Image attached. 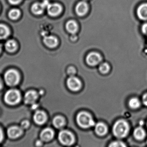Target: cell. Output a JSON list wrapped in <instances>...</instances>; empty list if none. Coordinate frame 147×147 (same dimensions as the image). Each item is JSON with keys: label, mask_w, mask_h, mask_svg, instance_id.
Segmentation results:
<instances>
[{"label": "cell", "mask_w": 147, "mask_h": 147, "mask_svg": "<svg viewBox=\"0 0 147 147\" xmlns=\"http://www.w3.org/2000/svg\"><path fill=\"white\" fill-rule=\"evenodd\" d=\"M113 130L115 136L119 138H123L127 134L129 127L127 122L120 120L115 123Z\"/></svg>", "instance_id": "6da1fadb"}, {"label": "cell", "mask_w": 147, "mask_h": 147, "mask_svg": "<svg viewBox=\"0 0 147 147\" xmlns=\"http://www.w3.org/2000/svg\"><path fill=\"white\" fill-rule=\"evenodd\" d=\"M77 121L78 125L84 128H87L92 127L95 124L91 116L85 111H82L78 114Z\"/></svg>", "instance_id": "7a4b0ae2"}, {"label": "cell", "mask_w": 147, "mask_h": 147, "mask_svg": "<svg viewBox=\"0 0 147 147\" xmlns=\"http://www.w3.org/2000/svg\"><path fill=\"white\" fill-rule=\"evenodd\" d=\"M21 94L16 90H10L5 93L4 101L7 104L15 105L19 102L21 100Z\"/></svg>", "instance_id": "3957f363"}, {"label": "cell", "mask_w": 147, "mask_h": 147, "mask_svg": "<svg viewBox=\"0 0 147 147\" xmlns=\"http://www.w3.org/2000/svg\"><path fill=\"white\" fill-rule=\"evenodd\" d=\"M4 79L8 85L14 86L18 84L20 80V75L15 70L10 69L5 73Z\"/></svg>", "instance_id": "277c9868"}, {"label": "cell", "mask_w": 147, "mask_h": 147, "mask_svg": "<svg viewBox=\"0 0 147 147\" xmlns=\"http://www.w3.org/2000/svg\"><path fill=\"white\" fill-rule=\"evenodd\" d=\"M59 140L63 145L70 146L74 142V138L71 133L66 130H63L59 134Z\"/></svg>", "instance_id": "5b68a950"}, {"label": "cell", "mask_w": 147, "mask_h": 147, "mask_svg": "<svg viewBox=\"0 0 147 147\" xmlns=\"http://www.w3.org/2000/svg\"><path fill=\"white\" fill-rule=\"evenodd\" d=\"M86 60L87 64L90 66H96L101 63L102 57L98 53L92 52L87 55Z\"/></svg>", "instance_id": "8992f818"}, {"label": "cell", "mask_w": 147, "mask_h": 147, "mask_svg": "<svg viewBox=\"0 0 147 147\" xmlns=\"http://www.w3.org/2000/svg\"><path fill=\"white\" fill-rule=\"evenodd\" d=\"M67 85L68 88L71 90L77 92L81 88V81L79 79L75 76H70L67 80Z\"/></svg>", "instance_id": "52a82bcc"}, {"label": "cell", "mask_w": 147, "mask_h": 147, "mask_svg": "<svg viewBox=\"0 0 147 147\" xmlns=\"http://www.w3.org/2000/svg\"><path fill=\"white\" fill-rule=\"evenodd\" d=\"M38 98V94L34 90L28 91L24 96V102L27 104H33Z\"/></svg>", "instance_id": "ba28073f"}, {"label": "cell", "mask_w": 147, "mask_h": 147, "mask_svg": "<svg viewBox=\"0 0 147 147\" xmlns=\"http://www.w3.org/2000/svg\"><path fill=\"white\" fill-rule=\"evenodd\" d=\"M47 12L49 15L56 16L62 12V7L58 3H50L47 7Z\"/></svg>", "instance_id": "9c48e42d"}, {"label": "cell", "mask_w": 147, "mask_h": 147, "mask_svg": "<svg viewBox=\"0 0 147 147\" xmlns=\"http://www.w3.org/2000/svg\"><path fill=\"white\" fill-rule=\"evenodd\" d=\"M44 44L50 48H54L57 47L58 44L57 38L53 35L46 36L43 39Z\"/></svg>", "instance_id": "30bf717a"}, {"label": "cell", "mask_w": 147, "mask_h": 147, "mask_svg": "<svg viewBox=\"0 0 147 147\" xmlns=\"http://www.w3.org/2000/svg\"><path fill=\"white\" fill-rule=\"evenodd\" d=\"M47 117L46 113L42 111H38L34 115V120L37 124L41 125L46 121Z\"/></svg>", "instance_id": "8fae6325"}, {"label": "cell", "mask_w": 147, "mask_h": 147, "mask_svg": "<svg viewBox=\"0 0 147 147\" xmlns=\"http://www.w3.org/2000/svg\"><path fill=\"white\" fill-rule=\"evenodd\" d=\"M88 10V4L86 2H80L76 6V12L79 16H83L85 15Z\"/></svg>", "instance_id": "7c38bea8"}, {"label": "cell", "mask_w": 147, "mask_h": 147, "mask_svg": "<svg viewBox=\"0 0 147 147\" xmlns=\"http://www.w3.org/2000/svg\"><path fill=\"white\" fill-rule=\"evenodd\" d=\"M137 15L140 19L147 20V3L141 4L137 10Z\"/></svg>", "instance_id": "4fadbf2b"}, {"label": "cell", "mask_w": 147, "mask_h": 147, "mask_svg": "<svg viewBox=\"0 0 147 147\" xmlns=\"http://www.w3.org/2000/svg\"><path fill=\"white\" fill-rule=\"evenodd\" d=\"M8 135L12 139H15L19 137L22 134V130L17 127H13L9 129L7 132Z\"/></svg>", "instance_id": "5bb4252c"}, {"label": "cell", "mask_w": 147, "mask_h": 147, "mask_svg": "<svg viewBox=\"0 0 147 147\" xmlns=\"http://www.w3.org/2000/svg\"><path fill=\"white\" fill-rule=\"evenodd\" d=\"M54 133L51 129L46 128L42 131L40 134V137L43 140L48 141L53 138Z\"/></svg>", "instance_id": "9a60e30c"}, {"label": "cell", "mask_w": 147, "mask_h": 147, "mask_svg": "<svg viewBox=\"0 0 147 147\" xmlns=\"http://www.w3.org/2000/svg\"><path fill=\"white\" fill-rule=\"evenodd\" d=\"M66 28L67 31L71 34H75L78 32V25L76 22L69 21L66 23Z\"/></svg>", "instance_id": "2e32d148"}, {"label": "cell", "mask_w": 147, "mask_h": 147, "mask_svg": "<svg viewBox=\"0 0 147 147\" xmlns=\"http://www.w3.org/2000/svg\"><path fill=\"white\" fill-rule=\"evenodd\" d=\"M45 8L43 3H34L32 6V12L36 15H40L42 14L44 12L45 9Z\"/></svg>", "instance_id": "e0dca14e"}, {"label": "cell", "mask_w": 147, "mask_h": 147, "mask_svg": "<svg viewBox=\"0 0 147 147\" xmlns=\"http://www.w3.org/2000/svg\"><path fill=\"white\" fill-rule=\"evenodd\" d=\"M95 130L96 134L98 135H104L107 133V128L104 123H99L96 125Z\"/></svg>", "instance_id": "ac0fdd59"}, {"label": "cell", "mask_w": 147, "mask_h": 147, "mask_svg": "<svg viewBox=\"0 0 147 147\" xmlns=\"http://www.w3.org/2000/svg\"><path fill=\"white\" fill-rule=\"evenodd\" d=\"M134 136L138 140H142L146 136V133L144 129L140 127L137 128L134 131Z\"/></svg>", "instance_id": "d6986e66"}, {"label": "cell", "mask_w": 147, "mask_h": 147, "mask_svg": "<svg viewBox=\"0 0 147 147\" xmlns=\"http://www.w3.org/2000/svg\"><path fill=\"white\" fill-rule=\"evenodd\" d=\"M5 48L7 51L9 52H13L15 51L17 48V45L14 40H8L5 44Z\"/></svg>", "instance_id": "ffe728a7"}, {"label": "cell", "mask_w": 147, "mask_h": 147, "mask_svg": "<svg viewBox=\"0 0 147 147\" xmlns=\"http://www.w3.org/2000/svg\"><path fill=\"white\" fill-rule=\"evenodd\" d=\"M53 124L57 128H61L64 125V119L63 117L60 116L56 117L53 119Z\"/></svg>", "instance_id": "44dd1931"}, {"label": "cell", "mask_w": 147, "mask_h": 147, "mask_svg": "<svg viewBox=\"0 0 147 147\" xmlns=\"http://www.w3.org/2000/svg\"><path fill=\"white\" fill-rule=\"evenodd\" d=\"M9 34V28L5 25L0 24V39L6 38Z\"/></svg>", "instance_id": "7402d4cb"}, {"label": "cell", "mask_w": 147, "mask_h": 147, "mask_svg": "<svg viewBox=\"0 0 147 147\" xmlns=\"http://www.w3.org/2000/svg\"><path fill=\"white\" fill-rule=\"evenodd\" d=\"M129 105L130 108L133 109H136L140 106V102L136 98H133L130 99L129 102Z\"/></svg>", "instance_id": "603a6c76"}, {"label": "cell", "mask_w": 147, "mask_h": 147, "mask_svg": "<svg viewBox=\"0 0 147 147\" xmlns=\"http://www.w3.org/2000/svg\"><path fill=\"white\" fill-rule=\"evenodd\" d=\"M109 65L107 63H103L100 65L99 66V70L101 73L105 74L108 73L110 70Z\"/></svg>", "instance_id": "cb8c5ba5"}, {"label": "cell", "mask_w": 147, "mask_h": 147, "mask_svg": "<svg viewBox=\"0 0 147 147\" xmlns=\"http://www.w3.org/2000/svg\"><path fill=\"white\" fill-rule=\"evenodd\" d=\"M20 15V12L18 9H11L9 13V16L10 19L13 20H16Z\"/></svg>", "instance_id": "d4e9b609"}, {"label": "cell", "mask_w": 147, "mask_h": 147, "mask_svg": "<svg viewBox=\"0 0 147 147\" xmlns=\"http://www.w3.org/2000/svg\"><path fill=\"white\" fill-rule=\"evenodd\" d=\"M109 147H126L125 144L121 142L116 141L112 142Z\"/></svg>", "instance_id": "484cf974"}, {"label": "cell", "mask_w": 147, "mask_h": 147, "mask_svg": "<svg viewBox=\"0 0 147 147\" xmlns=\"http://www.w3.org/2000/svg\"><path fill=\"white\" fill-rule=\"evenodd\" d=\"M67 73L70 76H74L76 73V69L73 66H70L67 69Z\"/></svg>", "instance_id": "4316f807"}, {"label": "cell", "mask_w": 147, "mask_h": 147, "mask_svg": "<svg viewBox=\"0 0 147 147\" xmlns=\"http://www.w3.org/2000/svg\"><path fill=\"white\" fill-rule=\"evenodd\" d=\"M29 123L28 121H23L22 122L21 127L23 128H26L29 126Z\"/></svg>", "instance_id": "83f0119b"}, {"label": "cell", "mask_w": 147, "mask_h": 147, "mask_svg": "<svg viewBox=\"0 0 147 147\" xmlns=\"http://www.w3.org/2000/svg\"><path fill=\"white\" fill-rule=\"evenodd\" d=\"M142 32L144 34H147V23H145L142 26Z\"/></svg>", "instance_id": "f1b7e54d"}, {"label": "cell", "mask_w": 147, "mask_h": 147, "mask_svg": "<svg viewBox=\"0 0 147 147\" xmlns=\"http://www.w3.org/2000/svg\"><path fill=\"white\" fill-rule=\"evenodd\" d=\"M142 101L143 104L146 106H147V93L143 96L142 97Z\"/></svg>", "instance_id": "f546056e"}, {"label": "cell", "mask_w": 147, "mask_h": 147, "mask_svg": "<svg viewBox=\"0 0 147 147\" xmlns=\"http://www.w3.org/2000/svg\"><path fill=\"white\" fill-rule=\"evenodd\" d=\"M9 2L11 4H17L20 2L21 0H8Z\"/></svg>", "instance_id": "4dcf8cb0"}, {"label": "cell", "mask_w": 147, "mask_h": 147, "mask_svg": "<svg viewBox=\"0 0 147 147\" xmlns=\"http://www.w3.org/2000/svg\"><path fill=\"white\" fill-rule=\"evenodd\" d=\"M42 3H43V5H44V6H45V8H47L48 5L50 4L49 1H47V0H45V1L42 2Z\"/></svg>", "instance_id": "1f68e13d"}, {"label": "cell", "mask_w": 147, "mask_h": 147, "mask_svg": "<svg viewBox=\"0 0 147 147\" xmlns=\"http://www.w3.org/2000/svg\"><path fill=\"white\" fill-rule=\"evenodd\" d=\"M3 138V134L1 129L0 128V142L2 140Z\"/></svg>", "instance_id": "d6a6232c"}, {"label": "cell", "mask_w": 147, "mask_h": 147, "mask_svg": "<svg viewBox=\"0 0 147 147\" xmlns=\"http://www.w3.org/2000/svg\"><path fill=\"white\" fill-rule=\"evenodd\" d=\"M2 84L1 80V78H0V90L1 89Z\"/></svg>", "instance_id": "836d02e7"}, {"label": "cell", "mask_w": 147, "mask_h": 147, "mask_svg": "<svg viewBox=\"0 0 147 147\" xmlns=\"http://www.w3.org/2000/svg\"><path fill=\"white\" fill-rule=\"evenodd\" d=\"M1 46L0 45V52H1Z\"/></svg>", "instance_id": "e575fe53"}, {"label": "cell", "mask_w": 147, "mask_h": 147, "mask_svg": "<svg viewBox=\"0 0 147 147\" xmlns=\"http://www.w3.org/2000/svg\"></svg>", "instance_id": "d590c367"}]
</instances>
